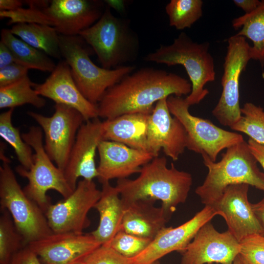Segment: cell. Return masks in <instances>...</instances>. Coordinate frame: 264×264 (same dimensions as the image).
I'll list each match as a JSON object with an SVG mask.
<instances>
[{"label": "cell", "instance_id": "1", "mask_svg": "<svg viewBox=\"0 0 264 264\" xmlns=\"http://www.w3.org/2000/svg\"><path fill=\"white\" fill-rule=\"evenodd\" d=\"M190 81L166 70L141 68L108 88L97 104L98 117L111 119L129 113H151L159 100L171 95H188Z\"/></svg>", "mask_w": 264, "mask_h": 264}, {"label": "cell", "instance_id": "2", "mask_svg": "<svg viewBox=\"0 0 264 264\" xmlns=\"http://www.w3.org/2000/svg\"><path fill=\"white\" fill-rule=\"evenodd\" d=\"M164 157H154L144 165L134 179H118L115 186L123 202L138 200L161 201V207L171 218L176 207L184 203L193 183L192 175L177 169L172 163L168 167Z\"/></svg>", "mask_w": 264, "mask_h": 264}, {"label": "cell", "instance_id": "3", "mask_svg": "<svg viewBox=\"0 0 264 264\" xmlns=\"http://www.w3.org/2000/svg\"><path fill=\"white\" fill-rule=\"evenodd\" d=\"M202 157L208 172L195 193L205 205H213L233 184L246 183L264 192V173L258 168V161L244 140L227 148L219 162L206 156Z\"/></svg>", "mask_w": 264, "mask_h": 264}, {"label": "cell", "instance_id": "4", "mask_svg": "<svg viewBox=\"0 0 264 264\" xmlns=\"http://www.w3.org/2000/svg\"><path fill=\"white\" fill-rule=\"evenodd\" d=\"M208 42L198 43L181 32L169 45H161L144 57L147 62L168 66H183L192 85L191 93L185 99L189 106L198 104L209 94L205 86L216 78L214 59Z\"/></svg>", "mask_w": 264, "mask_h": 264}, {"label": "cell", "instance_id": "5", "mask_svg": "<svg viewBox=\"0 0 264 264\" xmlns=\"http://www.w3.org/2000/svg\"><path fill=\"white\" fill-rule=\"evenodd\" d=\"M79 35L92 48L102 67L106 69H114L132 62L139 53L137 35L127 20L112 14L109 5L100 18Z\"/></svg>", "mask_w": 264, "mask_h": 264}, {"label": "cell", "instance_id": "6", "mask_svg": "<svg viewBox=\"0 0 264 264\" xmlns=\"http://www.w3.org/2000/svg\"><path fill=\"white\" fill-rule=\"evenodd\" d=\"M59 39L62 57L70 67L78 88L93 104L97 105L108 88L134 70L131 66L111 69L97 66L90 58L93 50L79 35H60Z\"/></svg>", "mask_w": 264, "mask_h": 264}, {"label": "cell", "instance_id": "7", "mask_svg": "<svg viewBox=\"0 0 264 264\" xmlns=\"http://www.w3.org/2000/svg\"><path fill=\"white\" fill-rule=\"evenodd\" d=\"M23 140L34 150L33 164L29 170L22 166L16 168L21 176L28 180L23 190L44 213L51 204L46 195L49 190L58 192L64 198L73 192L63 171L54 165L47 154L43 144V132L40 127L32 126L22 134Z\"/></svg>", "mask_w": 264, "mask_h": 264}, {"label": "cell", "instance_id": "8", "mask_svg": "<svg viewBox=\"0 0 264 264\" xmlns=\"http://www.w3.org/2000/svg\"><path fill=\"white\" fill-rule=\"evenodd\" d=\"M0 205L1 211L11 215L26 245L53 233L44 213L21 188L8 162L0 167Z\"/></svg>", "mask_w": 264, "mask_h": 264}, {"label": "cell", "instance_id": "9", "mask_svg": "<svg viewBox=\"0 0 264 264\" xmlns=\"http://www.w3.org/2000/svg\"><path fill=\"white\" fill-rule=\"evenodd\" d=\"M169 110L184 127L186 148L216 162L219 153L243 140L242 135L222 129L208 119L191 114L185 98L171 95L167 98Z\"/></svg>", "mask_w": 264, "mask_h": 264}, {"label": "cell", "instance_id": "10", "mask_svg": "<svg viewBox=\"0 0 264 264\" xmlns=\"http://www.w3.org/2000/svg\"><path fill=\"white\" fill-rule=\"evenodd\" d=\"M227 43L221 80L222 90L212 113L221 125L230 128L242 117L240 78L251 58V46L244 37L235 35L228 39Z\"/></svg>", "mask_w": 264, "mask_h": 264}, {"label": "cell", "instance_id": "11", "mask_svg": "<svg viewBox=\"0 0 264 264\" xmlns=\"http://www.w3.org/2000/svg\"><path fill=\"white\" fill-rule=\"evenodd\" d=\"M54 109L49 117L31 111L27 113L44 133V148L48 156L64 171L78 131L85 120L80 112L68 106L55 104Z\"/></svg>", "mask_w": 264, "mask_h": 264}, {"label": "cell", "instance_id": "12", "mask_svg": "<svg viewBox=\"0 0 264 264\" xmlns=\"http://www.w3.org/2000/svg\"><path fill=\"white\" fill-rule=\"evenodd\" d=\"M101 190L93 180L83 179L77 183L70 195L55 204H51L45 212L53 233H83L90 221L88 215L99 199Z\"/></svg>", "mask_w": 264, "mask_h": 264}, {"label": "cell", "instance_id": "13", "mask_svg": "<svg viewBox=\"0 0 264 264\" xmlns=\"http://www.w3.org/2000/svg\"><path fill=\"white\" fill-rule=\"evenodd\" d=\"M240 250V242L228 230L219 232L209 221L182 253L180 264H232Z\"/></svg>", "mask_w": 264, "mask_h": 264}, {"label": "cell", "instance_id": "14", "mask_svg": "<svg viewBox=\"0 0 264 264\" xmlns=\"http://www.w3.org/2000/svg\"><path fill=\"white\" fill-rule=\"evenodd\" d=\"M217 215L212 206L205 205L184 223L164 227L141 253L132 258V264H151L173 251L182 253L199 230Z\"/></svg>", "mask_w": 264, "mask_h": 264}, {"label": "cell", "instance_id": "15", "mask_svg": "<svg viewBox=\"0 0 264 264\" xmlns=\"http://www.w3.org/2000/svg\"><path fill=\"white\" fill-rule=\"evenodd\" d=\"M167 99L158 101L150 115L147 144L154 157L162 149L166 155L176 161L186 148L187 134L181 122L171 113Z\"/></svg>", "mask_w": 264, "mask_h": 264}, {"label": "cell", "instance_id": "16", "mask_svg": "<svg viewBox=\"0 0 264 264\" xmlns=\"http://www.w3.org/2000/svg\"><path fill=\"white\" fill-rule=\"evenodd\" d=\"M103 139V124L98 118L85 122L79 129L66 166L63 172L73 191L81 177L93 180L98 177L95 156Z\"/></svg>", "mask_w": 264, "mask_h": 264}, {"label": "cell", "instance_id": "17", "mask_svg": "<svg viewBox=\"0 0 264 264\" xmlns=\"http://www.w3.org/2000/svg\"><path fill=\"white\" fill-rule=\"evenodd\" d=\"M102 245L91 234L52 233L27 245L44 264H72Z\"/></svg>", "mask_w": 264, "mask_h": 264}, {"label": "cell", "instance_id": "18", "mask_svg": "<svg viewBox=\"0 0 264 264\" xmlns=\"http://www.w3.org/2000/svg\"><path fill=\"white\" fill-rule=\"evenodd\" d=\"M104 2L95 0H52L43 10L59 34L79 35L101 17Z\"/></svg>", "mask_w": 264, "mask_h": 264}, {"label": "cell", "instance_id": "19", "mask_svg": "<svg viewBox=\"0 0 264 264\" xmlns=\"http://www.w3.org/2000/svg\"><path fill=\"white\" fill-rule=\"evenodd\" d=\"M249 185H229L212 206L225 220L228 230L240 242L245 237L260 234L261 228L248 199Z\"/></svg>", "mask_w": 264, "mask_h": 264}, {"label": "cell", "instance_id": "20", "mask_svg": "<svg viewBox=\"0 0 264 264\" xmlns=\"http://www.w3.org/2000/svg\"><path fill=\"white\" fill-rule=\"evenodd\" d=\"M34 88L40 96L77 110L86 121L98 117L97 105L87 99L78 88L70 67L65 61H60L49 77Z\"/></svg>", "mask_w": 264, "mask_h": 264}, {"label": "cell", "instance_id": "21", "mask_svg": "<svg viewBox=\"0 0 264 264\" xmlns=\"http://www.w3.org/2000/svg\"><path fill=\"white\" fill-rule=\"evenodd\" d=\"M97 151L99 157L97 178L101 184L139 173L142 167L154 157L149 152L106 140L100 142Z\"/></svg>", "mask_w": 264, "mask_h": 264}, {"label": "cell", "instance_id": "22", "mask_svg": "<svg viewBox=\"0 0 264 264\" xmlns=\"http://www.w3.org/2000/svg\"><path fill=\"white\" fill-rule=\"evenodd\" d=\"M154 202L151 200L123 202L124 212L120 230L139 237L154 239L170 219L161 207L154 206Z\"/></svg>", "mask_w": 264, "mask_h": 264}, {"label": "cell", "instance_id": "23", "mask_svg": "<svg viewBox=\"0 0 264 264\" xmlns=\"http://www.w3.org/2000/svg\"><path fill=\"white\" fill-rule=\"evenodd\" d=\"M150 114L129 113L106 119L103 121V139L149 152L147 132Z\"/></svg>", "mask_w": 264, "mask_h": 264}, {"label": "cell", "instance_id": "24", "mask_svg": "<svg viewBox=\"0 0 264 264\" xmlns=\"http://www.w3.org/2000/svg\"><path fill=\"white\" fill-rule=\"evenodd\" d=\"M102 184L101 196L94 206L99 213V224L90 234L102 245L109 246L121 229L124 206L115 186L110 181Z\"/></svg>", "mask_w": 264, "mask_h": 264}, {"label": "cell", "instance_id": "25", "mask_svg": "<svg viewBox=\"0 0 264 264\" xmlns=\"http://www.w3.org/2000/svg\"><path fill=\"white\" fill-rule=\"evenodd\" d=\"M13 34L49 56L62 57L60 50V34L52 26L36 23L14 24L9 29Z\"/></svg>", "mask_w": 264, "mask_h": 264}, {"label": "cell", "instance_id": "26", "mask_svg": "<svg viewBox=\"0 0 264 264\" xmlns=\"http://www.w3.org/2000/svg\"><path fill=\"white\" fill-rule=\"evenodd\" d=\"M236 29L241 28L236 34L250 40L251 59L260 62L264 66V0H261L258 7L253 12L236 18L232 21Z\"/></svg>", "mask_w": 264, "mask_h": 264}, {"label": "cell", "instance_id": "27", "mask_svg": "<svg viewBox=\"0 0 264 264\" xmlns=\"http://www.w3.org/2000/svg\"><path fill=\"white\" fill-rule=\"evenodd\" d=\"M0 36L1 41L9 48L16 63L42 71L51 72L55 69L56 65L48 55L13 34L10 29H1Z\"/></svg>", "mask_w": 264, "mask_h": 264}, {"label": "cell", "instance_id": "28", "mask_svg": "<svg viewBox=\"0 0 264 264\" xmlns=\"http://www.w3.org/2000/svg\"><path fill=\"white\" fill-rule=\"evenodd\" d=\"M35 84L27 75L13 84L0 87V109H14L25 104L39 109L44 107L46 101L34 89Z\"/></svg>", "mask_w": 264, "mask_h": 264}, {"label": "cell", "instance_id": "29", "mask_svg": "<svg viewBox=\"0 0 264 264\" xmlns=\"http://www.w3.org/2000/svg\"><path fill=\"white\" fill-rule=\"evenodd\" d=\"M13 110L10 109L0 114V135L13 148L21 166L29 170L33 164L32 148L23 140L19 129L13 125Z\"/></svg>", "mask_w": 264, "mask_h": 264}, {"label": "cell", "instance_id": "30", "mask_svg": "<svg viewBox=\"0 0 264 264\" xmlns=\"http://www.w3.org/2000/svg\"><path fill=\"white\" fill-rule=\"evenodd\" d=\"M201 0H171L165 6L169 25L177 30L190 28L202 15Z\"/></svg>", "mask_w": 264, "mask_h": 264}, {"label": "cell", "instance_id": "31", "mask_svg": "<svg viewBox=\"0 0 264 264\" xmlns=\"http://www.w3.org/2000/svg\"><path fill=\"white\" fill-rule=\"evenodd\" d=\"M0 217V264H10L13 255L26 245L8 211Z\"/></svg>", "mask_w": 264, "mask_h": 264}, {"label": "cell", "instance_id": "32", "mask_svg": "<svg viewBox=\"0 0 264 264\" xmlns=\"http://www.w3.org/2000/svg\"><path fill=\"white\" fill-rule=\"evenodd\" d=\"M242 117L230 127L234 131L247 134L250 138L264 146V110L251 102L245 103L241 109Z\"/></svg>", "mask_w": 264, "mask_h": 264}, {"label": "cell", "instance_id": "33", "mask_svg": "<svg viewBox=\"0 0 264 264\" xmlns=\"http://www.w3.org/2000/svg\"><path fill=\"white\" fill-rule=\"evenodd\" d=\"M152 240L139 237L120 230L109 246L121 255L133 258L141 253Z\"/></svg>", "mask_w": 264, "mask_h": 264}, {"label": "cell", "instance_id": "34", "mask_svg": "<svg viewBox=\"0 0 264 264\" xmlns=\"http://www.w3.org/2000/svg\"><path fill=\"white\" fill-rule=\"evenodd\" d=\"M239 256L244 264H264V237L255 234L240 242Z\"/></svg>", "mask_w": 264, "mask_h": 264}, {"label": "cell", "instance_id": "35", "mask_svg": "<svg viewBox=\"0 0 264 264\" xmlns=\"http://www.w3.org/2000/svg\"><path fill=\"white\" fill-rule=\"evenodd\" d=\"M82 261L85 264H132V258H127L105 245H101Z\"/></svg>", "mask_w": 264, "mask_h": 264}, {"label": "cell", "instance_id": "36", "mask_svg": "<svg viewBox=\"0 0 264 264\" xmlns=\"http://www.w3.org/2000/svg\"><path fill=\"white\" fill-rule=\"evenodd\" d=\"M0 17L1 19L9 18V24L36 23L50 25L49 21L43 11L30 8H21L13 11H0Z\"/></svg>", "mask_w": 264, "mask_h": 264}, {"label": "cell", "instance_id": "37", "mask_svg": "<svg viewBox=\"0 0 264 264\" xmlns=\"http://www.w3.org/2000/svg\"><path fill=\"white\" fill-rule=\"evenodd\" d=\"M29 69L17 63H13L0 69V87L13 84L27 75Z\"/></svg>", "mask_w": 264, "mask_h": 264}, {"label": "cell", "instance_id": "38", "mask_svg": "<svg viewBox=\"0 0 264 264\" xmlns=\"http://www.w3.org/2000/svg\"><path fill=\"white\" fill-rule=\"evenodd\" d=\"M10 264H42L37 254L27 245L16 252Z\"/></svg>", "mask_w": 264, "mask_h": 264}, {"label": "cell", "instance_id": "39", "mask_svg": "<svg viewBox=\"0 0 264 264\" xmlns=\"http://www.w3.org/2000/svg\"><path fill=\"white\" fill-rule=\"evenodd\" d=\"M13 63L15 59L9 48L2 42H0V69Z\"/></svg>", "mask_w": 264, "mask_h": 264}, {"label": "cell", "instance_id": "40", "mask_svg": "<svg viewBox=\"0 0 264 264\" xmlns=\"http://www.w3.org/2000/svg\"><path fill=\"white\" fill-rule=\"evenodd\" d=\"M247 143L251 152L264 171V146L257 143L250 138Z\"/></svg>", "mask_w": 264, "mask_h": 264}, {"label": "cell", "instance_id": "41", "mask_svg": "<svg viewBox=\"0 0 264 264\" xmlns=\"http://www.w3.org/2000/svg\"><path fill=\"white\" fill-rule=\"evenodd\" d=\"M252 208L261 228L260 235L264 237V196L256 203H251Z\"/></svg>", "mask_w": 264, "mask_h": 264}, {"label": "cell", "instance_id": "42", "mask_svg": "<svg viewBox=\"0 0 264 264\" xmlns=\"http://www.w3.org/2000/svg\"><path fill=\"white\" fill-rule=\"evenodd\" d=\"M233 2L237 7L242 9L245 14H249L258 7L261 1L259 0H234Z\"/></svg>", "mask_w": 264, "mask_h": 264}, {"label": "cell", "instance_id": "43", "mask_svg": "<svg viewBox=\"0 0 264 264\" xmlns=\"http://www.w3.org/2000/svg\"><path fill=\"white\" fill-rule=\"evenodd\" d=\"M23 3V1L19 0H0V11H15L22 8Z\"/></svg>", "mask_w": 264, "mask_h": 264}, {"label": "cell", "instance_id": "44", "mask_svg": "<svg viewBox=\"0 0 264 264\" xmlns=\"http://www.w3.org/2000/svg\"><path fill=\"white\" fill-rule=\"evenodd\" d=\"M50 0H28L23 1V3L28 6V8L43 11L49 5Z\"/></svg>", "mask_w": 264, "mask_h": 264}, {"label": "cell", "instance_id": "45", "mask_svg": "<svg viewBox=\"0 0 264 264\" xmlns=\"http://www.w3.org/2000/svg\"><path fill=\"white\" fill-rule=\"evenodd\" d=\"M232 264H244L241 259L240 258L239 255L236 258Z\"/></svg>", "mask_w": 264, "mask_h": 264}, {"label": "cell", "instance_id": "46", "mask_svg": "<svg viewBox=\"0 0 264 264\" xmlns=\"http://www.w3.org/2000/svg\"><path fill=\"white\" fill-rule=\"evenodd\" d=\"M72 264H85L84 262L83 261H80L78 262H77L76 263H74Z\"/></svg>", "mask_w": 264, "mask_h": 264}, {"label": "cell", "instance_id": "47", "mask_svg": "<svg viewBox=\"0 0 264 264\" xmlns=\"http://www.w3.org/2000/svg\"><path fill=\"white\" fill-rule=\"evenodd\" d=\"M159 264V263L158 262V261H156L153 264Z\"/></svg>", "mask_w": 264, "mask_h": 264}]
</instances>
